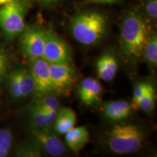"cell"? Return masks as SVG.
<instances>
[{
  "instance_id": "6da1fadb",
  "label": "cell",
  "mask_w": 157,
  "mask_h": 157,
  "mask_svg": "<svg viewBox=\"0 0 157 157\" xmlns=\"http://www.w3.org/2000/svg\"><path fill=\"white\" fill-rule=\"evenodd\" d=\"M150 36L146 20L137 12L127 13L121 24L120 42L124 56L130 61L140 60Z\"/></svg>"
},
{
  "instance_id": "7a4b0ae2",
  "label": "cell",
  "mask_w": 157,
  "mask_h": 157,
  "mask_svg": "<svg viewBox=\"0 0 157 157\" xmlns=\"http://www.w3.org/2000/svg\"><path fill=\"white\" fill-rule=\"evenodd\" d=\"M107 28V16L96 10L78 13L70 21V30L74 39L87 46L98 44L106 34Z\"/></svg>"
},
{
  "instance_id": "3957f363",
  "label": "cell",
  "mask_w": 157,
  "mask_h": 157,
  "mask_svg": "<svg viewBox=\"0 0 157 157\" xmlns=\"http://www.w3.org/2000/svg\"><path fill=\"white\" fill-rule=\"evenodd\" d=\"M145 140L144 131L134 124L124 123L113 125L107 132L106 145L111 152L129 154L138 151Z\"/></svg>"
},
{
  "instance_id": "277c9868",
  "label": "cell",
  "mask_w": 157,
  "mask_h": 157,
  "mask_svg": "<svg viewBox=\"0 0 157 157\" xmlns=\"http://www.w3.org/2000/svg\"><path fill=\"white\" fill-rule=\"evenodd\" d=\"M29 8L28 0H12L1 6L0 29L7 39H14L24 31L25 17Z\"/></svg>"
},
{
  "instance_id": "5b68a950",
  "label": "cell",
  "mask_w": 157,
  "mask_h": 157,
  "mask_svg": "<svg viewBox=\"0 0 157 157\" xmlns=\"http://www.w3.org/2000/svg\"><path fill=\"white\" fill-rule=\"evenodd\" d=\"M42 58L48 63H71L73 53L69 44L53 31L45 30V41Z\"/></svg>"
},
{
  "instance_id": "8992f818",
  "label": "cell",
  "mask_w": 157,
  "mask_h": 157,
  "mask_svg": "<svg viewBox=\"0 0 157 157\" xmlns=\"http://www.w3.org/2000/svg\"><path fill=\"white\" fill-rule=\"evenodd\" d=\"M58 134L50 127H32V144L43 154L52 156H61L66 152V146Z\"/></svg>"
},
{
  "instance_id": "52a82bcc",
  "label": "cell",
  "mask_w": 157,
  "mask_h": 157,
  "mask_svg": "<svg viewBox=\"0 0 157 157\" xmlns=\"http://www.w3.org/2000/svg\"><path fill=\"white\" fill-rule=\"evenodd\" d=\"M20 37L21 50L31 60L42 58L44 52L45 30L38 25L25 27Z\"/></svg>"
},
{
  "instance_id": "ba28073f",
  "label": "cell",
  "mask_w": 157,
  "mask_h": 157,
  "mask_svg": "<svg viewBox=\"0 0 157 157\" xmlns=\"http://www.w3.org/2000/svg\"><path fill=\"white\" fill-rule=\"evenodd\" d=\"M50 74L55 93L68 95L77 74L71 63L50 64Z\"/></svg>"
},
{
  "instance_id": "9c48e42d",
  "label": "cell",
  "mask_w": 157,
  "mask_h": 157,
  "mask_svg": "<svg viewBox=\"0 0 157 157\" xmlns=\"http://www.w3.org/2000/svg\"><path fill=\"white\" fill-rule=\"evenodd\" d=\"M29 71L35 82V93L39 95L56 93L50 77V63L43 58L31 60Z\"/></svg>"
},
{
  "instance_id": "30bf717a",
  "label": "cell",
  "mask_w": 157,
  "mask_h": 157,
  "mask_svg": "<svg viewBox=\"0 0 157 157\" xmlns=\"http://www.w3.org/2000/svg\"><path fill=\"white\" fill-rule=\"evenodd\" d=\"M102 87L98 80L87 77L82 81L78 87V97L86 105H92L100 101Z\"/></svg>"
},
{
  "instance_id": "8fae6325",
  "label": "cell",
  "mask_w": 157,
  "mask_h": 157,
  "mask_svg": "<svg viewBox=\"0 0 157 157\" xmlns=\"http://www.w3.org/2000/svg\"><path fill=\"white\" fill-rule=\"evenodd\" d=\"M65 135V143L66 146L78 154L87 144L90 140V133L86 127H74Z\"/></svg>"
},
{
  "instance_id": "7c38bea8",
  "label": "cell",
  "mask_w": 157,
  "mask_h": 157,
  "mask_svg": "<svg viewBox=\"0 0 157 157\" xmlns=\"http://www.w3.org/2000/svg\"><path fill=\"white\" fill-rule=\"evenodd\" d=\"M132 105L124 100L112 101L103 105V114L109 120L119 121L127 119L130 115Z\"/></svg>"
},
{
  "instance_id": "4fadbf2b",
  "label": "cell",
  "mask_w": 157,
  "mask_h": 157,
  "mask_svg": "<svg viewBox=\"0 0 157 157\" xmlns=\"http://www.w3.org/2000/svg\"><path fill=\"white\" fill-rule=\"evenodd\" d=\"M76 113L69 107H60L57 111L53 129L58 135H64L75 126Z\"/></svg>"
},
{
  "instance_id": "5bb4252c",
  "label": "cell",
  "mask_w": 157,
  "mask_h": 157,
  "mask_svg": "<svg viewBox=\"0 0 157 157\" xmlns=\"http://www.w3.org/2000/svg\"><path fill=\"white\" fill-rule=\"evenodd\" d=\"M96 67L98 75L101 79L105 82H111L117 74V60L113 53L106 52L98 59Z\"/></svg>"
},
{
  "instance_id": "9a60e30c",
  "label": "cell",
  "mask_w": 157,
  "mask_h": 157,
  "mask_svg": "<svg viewBox=\"0 0 157 157\" xmlns=\"http://www.w3.org/2000/svg\"><path fill=\"white\" fill-rule=\"evenodd\" d=\"M56 113L57 111H42L29 107V119L31 127L37 128L52 127Z\"/></svg>"
},
{
  "instance_id": "2e32d148",
  "label": "cell",
  "mask_w": 157,
  "mask_h": 157,
  "mask_svg": "<svg viewBox=\"0 0 157 157\" xmlns=\"http://www.w3.org/2000/svg\"><path fill=\"white\" fill-rule=\"evenodd\" d=\"M29 107L42 111H57L60 108V102L52 94H46L38 96V98L31 102Z\"/></svg>"
},
{
  "instance_id": "e0dca14e",
  "label": "cell",
  "mask_w": 157,
  "mask_h": 157,
  "mask_svg": "<svg viewBox=\"0 0 157 157\" xmlns=\"http://www.w3.org/2000/svg\"><path fill=\"white\" fill-rule=\"evenodd\" d=\"M20 87H21V98L28 97L35 93L36 85L30 71L23 68H20Z\"/></svg>"
},
{
  "instance_id": "ac0fdd59",
  "label": "cell",
  "mask_w": 157,
  "mask_h": 157,
  "mask_svg": "<svg viewBox=\"0 0 157 157\" xmlns=\"http://www.w3.org/2000/svg\"><path fill=\"white\" fill-rule=\"evenodd\" d=\"M143 56L148 64V67L154 69L157 66V36L156 33H153L149 37L143 51Z\"/></svg>"
},
{
  "instance_id": "d6986e66",
  "label": "cell",
  "mask_w": 157,
  "mask_h": 157,
  "mask_svg": "<svg viewBox=\"0 0 157 157\" xmlns=\"http://www.w3.org/2000/svg\"><path fill=\"white\" fill-rule=\"evenodd\" d=\"M155 101H156L155 90L151 84H148L146 93L139 103L138 108H140L145 112H151L155 107Z\"/></svg>"
},
{
  "instance_id": "ffe728a7",
  "label": "cell",
  "mask_w": 157,
  "mask_h": 157,
  "mask_svg": "<svg viewBox=\"0 0 157 157\" xmlns=\"http://www.w3.org/2000/svg\"><path fill=\"white\" fill-rule=\"evenodd\" d=\"M13 144V135L8 129H0V157L9 155Z\"/></svg>"
},
{
  "instance_id": "44dd1931",
  "label": "cell",
  "mask_w": 157,
  "mask_h": 157,
  "mask_svg": "<svg viewBox=\"0 0 157 157\" xmlns=\"http://www.w3.org/2000/svg\"><path fill=\"white\" fill-rule=\"evenodd\" d=\"M9 91L14 99H21V93L20 87V68L13 70L8 76Z\"/></svg>"
},
{
  "instance_id": "7402d4cb",
  "label": "cell",
  "mask_w": 157,
  "mask_h": 157,
  "mask_svg": "<svg viewBox=\"0 0 157 157\" xmlns=\"http://www.w3.org/2000/svg\"><path fill=\"white\" fill-rule=\"evenodd\" d=\"M10 63L7 55L0 44V84L7 76L9 71Z\"/></svg>"
},
{
  "instance_id": "603a6c76",
  "label": "cell",
  "mask_w": 157,
  "mask_h": 157,
  "mask_svg": "<svg viewBox=\"0 0 157 157\" xmlns=\"http://www.w3.org/2000/svg\"><path fill=\"white\" fill-rule=\"evenodd\" d=\"M148 86V83L146 82H142V83L137 84L135 85L133 91V98H132V108L133 109H137L139 105V103L142 99L143 95L146 93L147 87Z\"/></svg>"
},
{
  "instance_id": "cb8c5ba5",
  "label": "cell",
  "mask_w": 157,
  "mask_h": 157,
  "mask_svg": "<svg viewBox=\"0 0 157 157\" xmlns=\"http://www.w3.org/2000/svg\"><path fill=\"white\" fill-rule=\"evenodd\" d=\"M17 156H27V157H37L42 156V153L36 148L34 145L31 146H24L17 149Z\"/></svg>"
},
{
  "instance_id": "d4e9b609",
  "label": "cell",
  "mask_w": 157,
  "mask_h": 157,
  "mask_svg": "<svg viewBox=\"0 0 157 157\" xmlns=\"http://www.w3.org/2000/svg\"><path fill=\"white\" fill-rule=\"evenodd\" d=\"M146 10L149 16L152 19L156 20L157 17V0H148L146 3Z\"/></svg>"
},
{
  "instance_id": "484cf974",
  "label": "cell",
  "mask_w": 157,
  "mask_h": 157,
  "mask_svg": "<svg viewBox=\"0 0 157 157\" xmlns=\"http://www.w3.org/2000/svg\"><path fill=\"white\" fill-rule=\"evenodd\" d=\"M121 0H84V5H92V4H113L120 2Z\"/></svg>"
},
{
  "instance_id": "4316f807",
  "label": "cell",
  "mask_w": 157,
  "mask_h": 157,
  "mask_svg": "<svg viewBox=\"0 0 157 157\" xmlns=\"http://www.w3.org/2000/svg\"><path fill=\"white\" fill-rule=\"evenodd\" d=\"M35 1L42 5H51L58 3L60 0H35Z\"/></svg>"
},
{
  "instance_id": "83f0119b",
  "label": "cell",
  "mask_w": 157,
  "mask_h": 157,
  "mask_svg": "<svg viewBox=\"0 0 157 157\" xmlns=\"http://www.w3.org/2000/svg\"><path fill=\"white\" fill-rule=\"evenodd\" d=\"M12 0H0V6H2L4 5H5V4L10 2H11Z\"/></svg>"
}]
</instances>
